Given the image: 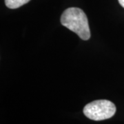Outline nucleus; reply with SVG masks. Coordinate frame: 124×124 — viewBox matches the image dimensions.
<instances>
[{
	"mask_svg": "<svg viewBox=\"0 0 124 124\" xmlns=\"http://www.w3.org/2000/svg\"><path fill=\"white\" fill-rule=\"evenodd\" d=\"M63 26L75 32L81 39L88 40L90 31L88 20L85 13L79 8H69L63 11L61 17Z\"/></svg>",
	"mask_w": 124,
	"mask_h": 124,
	"instance_id": "1",
	"label": "nucleus"
},
{
	"mask_svg": "<svg viewBox=\"0 0 124 124\" xmlns=\"http://www.w3.org/2000/svg\"><path fill=\"white\" fill-rule=\"evenodd\" d=\"M118 1H119V3L120 4V5L124 8V0H118Z\"/></svg>",
	"mask_w": 124,
	"mask_h": 124,
	"instance_id": "4",
	"label": "nucleus"
},
{
	"mask_svg": "<svg viewBox=\"0 0 124 124\" xmlns=\"http://www.w3.org/2000/svg\"><path fill=\"white\" fill-rule=\"evenodd\" d=\"M116 112L115 105L108 100H97L89 103L84 108V114L90 119L102 121L110 119Z\"/></svg>",
	"mask_w": 124,
	"mask_h": 124,
	"instance_id": "2",
	"label": "nucleus"
},
{
	"mask_svg": "<svg viewBox=\"0 0 124 124\" xmlns=\"http://www.w3.org/2000/svg\"><path fill=\"white\" fill-rule=\"evenodd\" d=\"M31 0H5L6 6L10 9L18 8L26 4Z\"/></svg>",
	"mask_w": 124,
	"mask_h": 124,
	"instance_id": "3",
	"label": "nucleus"
}]
</instances>
